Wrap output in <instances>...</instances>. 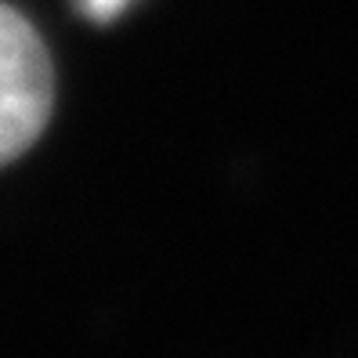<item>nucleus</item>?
<instances>
[{
    "label": "nucleus",
    "instance_id": "obj_1",
    "mask_svg": "<svg viewBox=\"0 0 358 358\" xmlns=\"http://www.w3.org/2000/svg\"><path fill=\"white\" fill-rule=\"evenodd\" d=\"M55 109V66L40 33L0 4V166L44 134Z\"/></svg>",
    "mask_w": 358,
    "mask_h": 358
},
{
    "label": "nucleus",
    "instance_id": "obj_2",
    "mask_svg": "<svg viewBox=\"0 0 358 358\" xmlns=\"http://www.w3.org/2000/svg\"><path fill=\"white\" fill-rule=\"evenodd\" d=\"M127 4L131 0H80V11L87 15L91 22H109V18H116Z\"/></svg>",
    "mask_w": 358,
    "mask_h": 358
}]
</instances>
